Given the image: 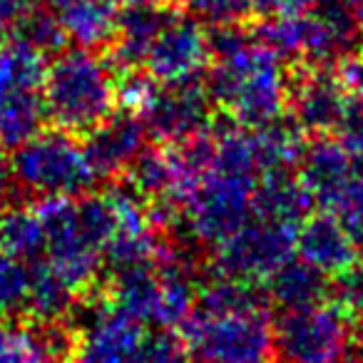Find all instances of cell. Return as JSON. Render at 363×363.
I'll return each instance as SVG.
<instances>
[{"label":"cell","instance_id":"12","mask_svg":"<svg viewBox=\"0 0 363 363\" xmlns=\"http://www.w3.org/2000/svg\"><path fill=\"white\" fill-rule=\"evenodd\" d=\"M346 110V87L328 65H298L294 77H289V112L308 135L336 132Z\"/></svg>","mask_w":363,"mask_h":363},{"label":"cell","instance_id":"18","mask_svg":"<svg viewBox=\"0 0 363 363\" xmlns=\"http://www.w3.org/2000/svg\"><path fill=\"white\" fill-rule=\"evenodd\" d=\"M313 197L303 187L301 177H294L291 169L264 172L257 179L252 194V212L257 219L281 222L298 227L311 214Z\"/></svg>","mask_w":363,"mask_h":363},{"label":"cell","instance_id":"30","mask_svg":"<svg viewBox=\"0 0 363 363\" xmlns=\"http://www.w3.org/2000/svg\"><path fill=\"white\" fill-rule=\"evenodd\" d=\"M177 6L184 8L189 16L204 18L214 23H244L252 13L249 0H174Z\"/></svg>","mask_w":363,"mask_h":363},{"label":"cell","instance_id":"4","mask_svg":"<svg viewBox=\"0 0 363 363\" xmlns=\"http://www.w3.org/2000/svg\"><path fill=\"white\" fill-rule=\"evenodd\" d=\"M11 172L18 187L48 197H82L100 179L85 152V142L65 130H40L16 147Z\"/></svg>","mask_w":363,"mask_h":363},{"label":"cell","instance_id":"28","mask_svg":"<svg viewBox=\"0 0 363 363\" xmlns=\"http://www.w3.org/2000/svg\"><path fill=\"white\" fill-rule=\"evenodd\" d=\"M189 358L192 356H189V348L182 333L157 326V331L142 336L132 363H189Z\"/></svg>","mask_w":363,"mask_h":363},{"label":"cell","instance_id":"40","mask_svg":"<svg viewBox=\"0 0 363 363\" xmlns=\"http://www.w3.org/2000/svg\"><path fill=\"white\" fill-rule=\"evenodd\" d=\"M0 214H3V209H0Z\"/></svg>","mask_w":363,"mask_h":363},{"label":"cell","instance_id":"23","mask_svg":"<svg viewBox=\"0 0 363 363\" xmlns=\"http://www.w3.org/2000/svg\"><path fill=\"white\" fill-rule=\"evenodd\" d=\"M48 62L40 50L18 38L0 43V97L16 90H40Z\"/></svg>","mask_w":363,"mask_h":363},{"label":"cell","instance_id":"29","mask_svg":"<svg viewBox=\"0 0 363 363\" xmlns=\"http://www.w3.org/2000/svg\"><path fill=\"white\" fill-rule=\"evenodd\" d=\"M328 301L338 306L351 321H356L363 313V264H353L351 269L331 277Z\"/></svg>","mask_w":363,"mask_h":363},{"label":"cell","instance_id":"1","mask_svg":"<svg viewBox=\"0 0 363 363\" xmlns=\"http://www.w3.org/2000/svg\"><path fill=\"white\" fill-rule=\"evenodd\" d=\"M204 87L224 115L249 130L281 120L289 110L284 57L257 38L227 55L212 57Z\"/></svg>","mask_w":363,"mask_h":363},{"label":"cell","instance_id":"31","mask_svg":"<svg viewBox=\"0 0 363 363\" xmlns=\"http://www.w3.org/2000/svg\"><path fill=\"white\" fill-rule=\"evenodd\" d=\"M331 212L341 219V224L353 237V242L363 247V172H356L353 182L346 187V192L341 194V199Z\"/></svg>","mask_w":363,"mask_h":363},{"label":"cell","instance_id":"24","mask_svg":"<svg viewBox=\"0 0 363 363\" xmlns=\"http://www.w3.org/2000/svg\"><path fill=\"white\" fill-rule=\"evenodd\" d=\"M0 249L23 262L45 252V229L33 207H16L0 214Z\"/></svg>","mask_w":363,"mask_h":363},{"label":"cell","instance_id":"25","mask_svg":"<svg viewBox=\"0 0 363 363\" xmlns=\"http://www.w3.org/2000/svg\"><path fill=\"white\" fill-rule=\"evenodd\" d=\"M0 363H52L38 321L0 323Z\"/></svg>","mask_w":363,"mask_h":363},{"label":"cell","instance_id":"26","mask_svg":"<svg viewBox=\"0 0 363 363\" xmlns=\"http://www.w3.org/2000/svg\"><path fill=\"white\" fill-rule=\"evenodd\" d=\"M13 38L33 45L35 50H40L43 55H45V52H60L67 40L55 11H52L48 3L45 6H35V3H33L26 16L21 18Z\"/></svg>","mask_w":363,"mask_h":363},{"label":"cell","instance_id":"33","mask_svg":"<svg viewBox=\"0 0 363 363\" xmlns=\"http://www.w3.org/2000/svg\"><path fill=\"white\" fill-rule=\"evenodd\" d=\"M33 6V0H0V43L16 35L21 18Z\"/></svg>","mask_w":363,"mask_h":363},{"label":"cell","instance_id":"16","mask_svg":"<svg viewBox=\"0 0 363 363\" xmlns=\"http://www.w3.org/2000/svg\"><path fill=\"white\" fill-rule=\"evenodd\" d=\"M179 13L172 3H147V6H127L117 16L115 38L107 48L122 70H145L152 45L164 30V26Z\"/></svg>","mask_w":363,"mask_h":363},{"label":"cell","instance_id":"21","mask_svg":"<svg viewBox=\"0 0 363 363\" xmlns=\"http://www.w3.org/2000/svg\"><path fill=\"white\" fill-rule=\"evenodd\" d=\"M254 137V150H257V160L262 172L272 169H291L298 167L303 152H306V132L296 125V122H284L274 120L264 127L252 130Z\"/></svg>","mask_w":363,"mask_h":363},{"label":"cell","instance_id":"7","mask_svg":"<svg viewBox=\"0 0 363 363\" xmlns=\"http://www.w3.org/2000/svg\"><path fill=\"white\" fill-rule=\"evenodd\" d=\"M259 177L212 164L184 207V219L199 247L217 249L252 217V194Z\"/></svg>","mask_w":363,"mask_h":363},{"label":"cell","instance_id":"8","mask_svg":"<svg viewBox=\"0 0 363 363\" xmlns=\"http://www.w3.org/2000/svg\"><path fill=\"white\" fill-rule=\"evenodd\" d=\"M45 229L48 264L75 289L87 294L102 269V252L90 242L77 212V197H48L35 207Z\"/></svg>","mask_w":363,"mask_h":363},{"label":"cell","instance_id":"20","mask_svg":"<svg viewBox=\"0 0 363 363\" xmlns=\"http://www.w3.org/2000/svg\"><path fill=\"white\" fill-rule=\"evenodd\" d=\"M267 296L281 308H306L328 301L331 277L318 272L301 257H294L267 279Z\"/></svg>","mask_w":363,"mask_h":363},{"label":"cell","instance_id":"15","mask_svg":"<svg viewBox=\"0 0 363 363\" xmlns=\"http://www.w3.org/2000/svg\"><path fill=\"white\" fill-rule=\"evenodd\" d=\"M296 257L316 267L326 277L351 269L358 264V244L346 232L341 219L326 209L321 214H308L296 229Z\"/></svg>","mask_w":363,"mask_h":363},{"label":"cell","instance_id":"27","mask_svg":"<svg viewBox=\"0 0 363 363\" xmlns=\"http://www.w3.org/2000/svg\"><path fill=\"white\" fill-rule=\"evenodd\" d=\"M30 294V267L0 249V318L26 313Z\"/></svg>","mask_w":363,"mask_h":363},{"label":"cell","instance_id":"3","mask_svg":"<svg viewBox=\"0 0 363 363\" xmlns=\"http://www.w3.org/2000/svg\"><path fill=\"white\" fill-rule=\"evenodd\" d=\"M363 23L353 16L346 0H321L298 16L264 18L257 28V40L272 48L284 60L301 65H328L358 45Z\"/></svg>","mask_w":363,"mask_h":363},{"label":"cell","instance_id":"17","mask_svg":"<svg viewBox=\"0 0 363 363\" xmlns=\"http://www.w3.org/2000/svg\"><path fill=\"white\" fill-rule=\"evenodd\" d=\"M142 336V321L105 301V306L92 313L85 333L80 336L77 358L82 363H132Z\"/></svg>","mask_w":363,"mask_h":363},{"label":"cell","instance_id":"39","mask_svg":"<svg viewBox=\"0 0 363 363\" xmlns=\"http://www.w3.org/2000/svg\"><path fill=\"white\" fill-rule=\"evenodd\" d=\"M70 363H82V361H80V358H75V361H70Z\"/></svg>","mask_w":363,"mask_h":363},{"label":"cell","instance_id":"11","mask_svg":"<svg viewBox=\"0 0 363 363\" xmlns=\"http://www.w3.org/2000/svg\"><path fill=\"white\" fill-rule=\"evenodd\" d=\"M209 65H212V48H209L207 28L199 18L184 16L179 8V13L167 23L152 45L145 70L160 85H172V82L197 80Z\"/></svg>","mask_w":363,"mask_h":363},{"label":"cell","instance_id":"13","mask_svg":"<svg viewBox=\"0 0 363 363\" xmlns=\"http://www.w3.org/2000/svg\"><path fill=\"white\" fill-rule=\"evenodd\" d=\"M147 127L137 112H120L85 135V152L100 179L125 177L132 162L147 147Z\"/></svg>","mask_w":363,"mask_h":363},{"label":"cell","instance_id":"32","mask_svg":"<svg viewBox=\"0 0 363 363\" xmlns=\"http://www.w3.org/2000/svg\"><path fill=\"white\" fill-rule=\"evenodd\" d=\"M338 77H341L343 87H346L348 105L363 112V50L348 52V55L341 57Z\"/></svg>","mask_w":363,"mask_h":363},{"label":"cell","instance_id":"5","mask_svg":"<svg viewBox=\"0 0 363 363\" xmlns=\"http://www.w3.org/2000/svg\"><path fill=\"white\" fill-rule=\"evenodd\" d=\"M182 338L197 363H267L274 356V321L264 308L204 311L182 323Z\"/></svg>","mask_w":363,"mask_h":363},{"label":"cell","instance_id":"22","mask_svg":"<svg viewBox=\"0 0 363 363\" xmlns=\"http://www.w3.org/2000/svg\"><path fill=\"white\" fill-rule=\"evenodd\" d=\"M80 294L50 267L38 262L30 267V294H28L26 313H30L33 321H60L75 308Z\"/></svg>","mask_w":363,"mask_h":363},{"label":"cell","instance_id":"41","mask_svg":"<svg viewBox=\"0 0 363 363\" xmlns=\"http://www.w3.org/2000/svg\"><path fill=\"white\" fill-rule=\"evenodd\" d=\"M318 3H321V0H318Z\"/></svg>","mask_w":363,"mask_h":363},{"label":"cell","instance_id":"14","mask_svg":"<svg viewBox=\"0 0 363 363\" xmlns=\"http://www.w3.org/2000/svg\"><path fill=\"white\" fill-rule=\"evenodd\" d=\"M301 182L313 197V202L323 209H333L341 194L356 177V160L343 147L338 137L318 135L306 147L301 162Z\"/></svg>","mask_w":363,"mask_h":363},{"label":"cell","instance_id":"38","mask_svg":"<svg viewBox=\"0 0 363 363\" xmlns=\"http://www.w3.org/2000/svg\"><path fill=\"white\" fill-rule=\"evenodd\" d=\"M356 167H358V172H363V160H358V162H356Z\"/></svg>","mask_w":363,"mask_h":363},{"label":"cell","instance_id":"2","mask_svg":"<svg viewBox=\"0 0 363 363\" xmlns=\"http://www.w3.org/2000/svg\"><path fill=\"white\" fill-rule=\"evenodd\" d=\"M45 115L57 130L87 135L115 115L117 77L112 62L90 48L55 52L40 87Z\"/></svg>","mask_w":363,"mask_h":363},{"label":"cell","instance_id":"9","mask_svg":"<svg viewBox=\"0 0 363 363\" xmlns=\"http://www.w3.org/2000/svg\"><path fill=\"white\" fill-rule=\"evenodd\" d=\"M296 229L281 222L249 219L214 249V269L239 281L264 284L277 269L296 257Z\"/></svg>","mask_w":363,"mask_h":363},{"label":"cell","instance_id":"37","mask_svg":"<svg viewBox=\"0 0 363 363\" xmlns=\"http://www.w3.org/2000/svg\"><path fill=\"white\" fill-rule=\"evenodd\" d=\"M127 6H147V3H167V0H125Z\"/></svg>","mask_w":363,"mask_h":363},{"label":"cell","instance_id":"34","mask_svg":"<svg viewBox=\"0 0 363 363\" xmlns=\"http://www.w3.org/2000/svg\"><path fill=\"white\" fill-rule=\"evenodd\" d=\"M13 172H11V160L6 157V147L0 145V194L11 187Z\"/></svg>","mask_w":363,"mask_h":363},{"label":"cell","instance_id":"6","mask_svg":"<svg viewBox=\"0 0 363 363\" xmlns=\"http://www.w3.org/2000/svg\"><path fill=\"white\" fill-rule=\"evenodd\" d=\"M353 348V321L331 301L284 308L274 321L279 363H346Z\"/></svg>","mask_w":363,"mask_h":363},{"label":"cell","instance_id":"35","mask_svg":"<svg viewBox=\"0 0 363 363\" xmlns=\"http://www.w3.org/2000/svg\"><path fill=\"white\" fill-rule=\"evenodd\" d=\"M353 353H356V361L363 363V313L356 318V326H353Z\"/></svg>","mask_w":363,"mask_h":363},{"label":"cell","instance_id":"36","mask_svg":"<svg viewBox=\"0 0 363 363\" xmlns=\"http://www.w3.org/2000/svg\"><path fill=\"white\" fill-rule=\"evenodd\" d=\"M346 6L353 11V16L358 18V21L363 23V0H346Z\"/></svg>","mask_w":363,"mask_h":363},{"label":"cell","instance_id":"10","mask_svg":"<svg viewBox=\"0 0 363 363\" xmlns=\"http://www.w3.org/2000/svg\"><path fill=\"white\" fill-rule=\"evenodd\" d=\"M212 97L199 80L160 85L142 110L147 135L160 145H177L212 130Z\"/></svg>","mask_w":363,"mask_h":363},{"label":"cell","instance_id":"19","mask_svg":"<svg viewBox=\"0 0 363 363\" xmlns=\"http://www.w3.org/2000/svg\"><path fill=\"white\" fill-rule=\"evenodd\" d=\"M48 6L55 11L62 30L77 48H107L117 30L115 0H48Z\"/></svg>","mask_w":363,"mask_h":363}]
</instances>
